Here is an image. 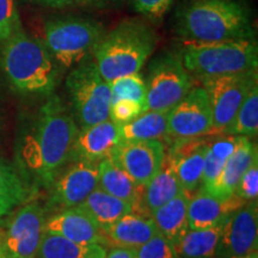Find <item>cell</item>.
<instances>
[{
    "label": "cell",
    "instance_id": "cell-1",
    "mask_svg": "<svg viewBox=\"0 0 258 258\" xmlns=\"http://www.w3.org/2000/svg\"><path fill=\"white\" fill-rule=\"evenodd\" d=\"M78 133L72 110L60 97L49 96L22 138L17 167L38 190L48 189L70 163Z\"/></svg>",
    "mask_w": 258,
    "mask_h": 258
},
{
    "label": "cell",
    "instance_id": "cell-2",
    "mask_svg": "<svg viewBox=\"0 0 258 258\" xmlns=\"http://www.w3.org/2000/svg\"><path fill=\"white\" fill-rule=\"evenodd\" d=\"M0 67L10 86L21 95L49 97L59 84V66L46 44L23 28L0 43Z\"/></svg>",
    "mask_w": 258,
    "mask_h": 258
},
{
    "label": "cell",
    "instance_id": "cell-3",
    "mask_svg": "<svg viewBox=\"0 0 258 258\" xmlns=\"http://www.w3.org/2000/svg\"><path fill=\"white\" fill-rule=\"evenodd\" d=\"M175 30L189 42L253 40L249 9L239 0H189L176 15Z\"/></svg>",
    "mask_w": 258,
    "mask_h": 258
},
{
    "label": "cell",
    "instance_id": "cell-4",
    "mask_svg": "<svg viewBox=\"0 0 258 258\" xmlns=\"http://www.w3.org/2000/svg\"><path fill=\"white\" fill-rule=\"evenodd\" d=\"M157 35L144 22L127 19L104 34L92 56L106 83L140 72L157 46Z\"/></svg>",
    "mask_w": 258,
    "mask_h": 258
},
{
    "label": "cell",
    "instance_id": "cell-5",
    "mask_svg": "<svg viewBox=\"0 0 258 258\" xmlns=\"http://www.w3.org/2000/svg\"><path fill=\"white\" fill-rule=\"evenodd\" d=\"M180 57L186 71L202 79L257 69L258 49L254 40L190 42Z\"/></svg>",
    "mask_w": 258,
    "mask_h": 258
},
{
    "label": "cell",
    "instance_id": "cell-6",
    "mask_svg": "<svg viewBox=\"0 0 258 258\" xmlns=\"http://www.w3.org/2000/svg\"><path fill=\"white\" fill-rule=\"evenodd\" d=\"M104 34V27L96 19L62 16L44 23L43 43L57 66L69 70L91 56Z\"/></svg>",
    "mask_w": 258,
    "mask_h": 258
},
{
    "label": "cell",
    "instance_id": "cell-7",
    "mask_svg": "<svg viewBox=\"0 0 258 258\" xmlns=\"http://www.w3.org/2000/svg\"><path fill=\"white\" fill-rule=\"evenodd\" d=\"M72 114L79 129L109 120L111 93L91 56L74 66L66 79Z\"/></svg>",
    "mask_w": 258,
    "mask_h": 258
},
{
    "label": "cell",
    "instance_id": "cell-8",
    "mask_svg": "<svg viewBox=\"0 0 258 258\" xmlns=\"http://www.w3.org/2000/svg\"><path fill=\"white\" fill-rule=\"evenodd\" d=\"M147 110L169 112L192 89L180 53L165 51L151 61L146 80Z\"/></svg>",
    "mask_w": 258,
    "mask_h": 258
},
{
    "label": "cell",
    "instance_id": "cell-9",
    "mask_svg": "<svg viewBox=\"0 0 258 258\" xmlns=\"http://www.w3.org/2000/svg\"><path fill=\"white\" fill-rule=\"evenodd\" d=\"M0 226V240L9 258H36L47 212L35 199L16 208Z\"/></svg>",
    "mask_w": 258,
    "mask_h": 258
},
{
    "label": "cell",
    "instance_id": "cell-10",
    "mask_svg": "<svg viewBox=\"0 0 258 258\" xmlns=\"http://www.w3.org/2000/svg\"><path fill=\"white\" fill-rule=\"evenodd\" d=\"M257 69L228 76L200 79L207 92L213 115L212 135L220 137L233 121L247 92L257 84Z\"/></svg>",
    "mask_w": 258,
    "mask_h": 258
},
{
    "label": "cell",
    "instance_id": "cell-11",
    "mask_svg": "<svg viewBox=\"0 0 258 258\" xmlns=\"http://www.w3.org/2000/svg\"><path fill=\"white\" fill-rule=\"evenodd\" d=\"M98 184V163L70 161L55 177L49 188L46 202L47 213H55L76 207L82 203Z\"/></svg>",
    "mask_w": 258,
    "mask_h": 258
},
{
    "label": "cell",
    "instance_id": "cell-12",
    "mask_svg": "<svg viewBox=\"0 0 258 258\" xmlns=\"http://www.w3.org/2000/svg\"><path fill=\"white\" fill-rule=\"evenodd\" d=\"M213 115L207 92L202 86L188 95L167 112V139H191L212 135Z\"/></svg>",
    "mask_w": 258,
    "mask_h": 258
},
{
    "label": "cell",
    "instance_id": "cell-13",
    "mask_svg": "<svg viewBox=\"0 0 258 258\" xmlns=\"http://www.w3.org/2000/svg\"><path fill=\"white\" fill-rule=\"evenodd\" d=\"M166 156L161 140L121 141L110 154V159L141 188L159 172Z\"/></svg>",
    "mask_w": 258,
    "mask_h": 258
},
{
    "label": "cell",
    "instance_id": "cell-14",
    "mask_svg": "<svg viewBox=\"0 0 258 258\" xmlns=\"http://www.w3.org/2000/svg\"><path fill=\"white\" fill-rule=\"evenodd\" d=\"M257 200L245 202L226 219L215 258H244L257 250Z\"/></svg>",
    "mask_w": 258,
    "mask_h": 258
},
{
    "label": "cell",
    "instance_id": "cell-15",
    "mask_svg": "<svg viewBox=\"0 0 258 258\" xmlns=\"http://www.w3.org/2000/svg\"><path fill=\"white\" fill-rule=\"evenodd\" d=\"M213 135L191 138L172 139L167 154L175 161L177 175L183 190L192 195L201 184L203 165L209 141Z\"/></svg>",
    "mask_w": 258,
    "mask_h": 258
},
{
    "label": "cell",
    "instance_id": "cell-16",
    "mask_svg": "<svg viewBox=\"0 0 258 258\" xmlns=\"http://www.w3.org/2000/svg\"><path fill=\"white\" fill-rule=\"evenodd\" d=\"M44 231L77 243L99 244L109 249V241L102 228L78 207L50 213L44 221Z\"/></svg>",
    "mask_w": 258,
    "mask_h": 258
},
{
    "label": "cell",
    "instance_id": "cell-17",
    "mask_svg": "<svg viewBox=\"0 0 258 258\" xmlns=\"http://www.w3.org/2000/svg\"><path fill=\"white\" fill-rule=\"evenodd\" d=\"M121 143L117 124L110 118L101 123L79 129L74 141L70 161L85 160L91 163L110 157L115 147Z\"/></svg>",
    "mask_w": 258,
    "mask_h": 258
},
{
    "label": "cell",
    "instance_id": "cell-18",
    "mask_svg": "<svg viewBox=\"0 0 258 258\" xmlns=\"http://www.w3.org/2000/svg\"><path fill=\"white\" fill-rule=\"evenodd\" d=\"M256 159H258L256 144L250 138L241 137L238 147L226 160L218 178L206 192L220 200L232 198L240 177Z\"/></svg>",
    "mask_w": 258,
    "mask_h": 258
},
{
    "label": "cell",
    "instance_id": "cell-19",
    "mask_svg": "<svg viewBox=\"0 0 258 258\" xmlns=\"http://www.w3.org/2000/svg\"><path fill=\"white\" fill-rule=\"evenodd\" d=\"M195 194L196 195H190L188 203L189 230L220 225L235 209L245 203L234 195L227 200H220L201 190H198Z\"/></svg>",
    "mask_w": 258,
    "mask_h": 258
},
{
    "label": "cell",
    "instance_id": "cell-20",
    "mask_svg": "<svg viewBox=\"0 0 258 258\" xmlns=\"http://www.w3.org/2000/svg\"><path fill=\"white\" fill-rule=\"evenodd\" d=\"M109 247L138 249L158 233L152 218L138 213H129L103 230Z\"/></svg>",
    "mask_w": 258,
    "mask_h": 258
},
{
    "label": "cell",
    "instance_id": "cell-21",
    "mask_svg": "<svg viewBox=\"0 0 258 258\" xmlns=\"http://www.w3.org/2000/svg\"><path fill=\"white\" fill-rule=\"evenodd\" d=\"M182 191L183 186L177 175L175 161L170 154L166 153L165 160L159 172L143 190L140 202L141 211L145 212V215L150 217L156 209L176 198Z\"/></svg>",
    "mask_w": 258,
    "mask_h": 258
},
{
    "label": "cell",
    "instance_id": "cell-22",
    "mask_svg": "<svg viewBox=\"0 0 258 258\" xmlns=\"http://www.w3.org/2000/svg\"><path fill=\"white\" fill-rule=\"evenodd\" d=\"M38 189L17 166L0 159V220L23 203L35 199Z\"/></svg>",
    "mask_w": 258,
    "mask_h": 258
},
{
    "label": "cell",
    "instance_id": "cell-23",
    "mask_svg": "<svg viewBox=\"0 0 258 258\" xmlns=\"http://www.w3.org/2000/svg\"><path fill=\"white\" fill-rule=\"evenodd\" d=\"M190 195L183 190L176 198L156 209L150 215L157 230L173 246L178 244L180 238L189 230L188 203Z\"/></svg>",
    "mask_w": 258,
    "mask_h": 258
},
{
    "label": "cell",
    "instance_id": "cell-24",
    "mask_svg": "<svg viewBox=\"0 0 258 258\" xmlns=\"http://www.w3.org/2000/svg\"><path fill=\"white\" fill-rule=\"evenodd\" d=\"M76 207L86 213L102 228V231L125 214L135 212V207L132 203L115 198L103 191L98 186Z\"/></svg>",
    "mask_w": 258,
    "mask_h": 258
},
{
    "label": "cell",
    "instance_id": "cell-25",
    "mask_svg": "<svg viewBox=\"0 0 258 258\" xmlns=\"http://www.w3.org/2000/svg\"><path fill=\"white\" fill-rule=\"evenodd\" d=\"M97 186L115 198L132 203L135 211L138 208V203L140 206L144 188L139 186L121 167L112 163L110 158H105L98 163Z\"/></svg>",
    "mask_w": 258,
    "mask_h": 258
},
{
    "label": "cell",
    "instance_id": "cell-26",
    "mask_svg": "<svg viewBox=\"0 0 258 258\" xmlns=\"http://www.w3.org/2000/svg\"><path fill=\"white\" fill-rule=\"evenodd\" d=\"M108 247L99 244H82L43 232L36 258H105Z\"/></svg>",
    "mask_w": 258,
    "mask_h": 258
},
{
    "label": "cell",
    "instance_id": "cell-27",
    "mask_svg": "<svg viewBox=\"0 0 258 258\" xmlns=\"http://www.w3.org/2000/svg\"><path fill=\"white\" fill-rule=\"evenodd\" d=\"M117 128L121 141L164 140L167 139V112L147 110Z\"/></svg>",
    "mask_w": 258,
    "mask_h": 258
},
{
    "label": "cell",
    "instance_id": "cell-28",
    "mask_svg": "<svg viewBox=\"0 0 258 258\" xmlns=\"http://www.w3.org/2000/svg\"><path fill=\"white\" fill-rule=\"evenodd\" d=\"M224 224L186 231L176 245L179 258H215Z\"/></svg>",
    "mask_w": 258,
    "mask_h": 258
},
{
    "label": "cell",
    "instance_id": "cell-29",
    "mask_svg": "<svg viewBox=\"0 0 258 258\" xmlns=\"http://www.w3.org/2000/svg\"><path fill=\"white\" fill-rule=\"evenodd\" d=\"M258 133V86L254 84L222 135L252 139Z\"/></svg>",
    "mask_w": 258,
    "mask_h": 258
},
{
    "label": "cell",
    "instance_id": "cell-30",
    "mask_svg": "<svg viewBox=\"0 0 258 258\" xmlns=\"http://www.w3.org/2000/svg\"><path fill=\"white\" fill-rule=\"evenodd\" d=\"M111 93V102L127 99L138 102L146 108V82L140 72L128 74L109 83Z\"/></svg>",
    "mask_w": 258,
    "mask_h": 258
},
{
    "label": "cell",
    "instance_id": "cell-31",
    "mask_svg": "<svg viewBox=\"0 0 258 258\" xmlns=\"http://www.w3.org/2000/svg\"><path fill=\"white\" fill-rule=\"evenodd\" d=\"M22 27L16 0H0V43Z\"/></svg>",
    "mask_w": 258,
    "mask_h": 258
},
{
    "label": "cell",
    "instance_id": "cell-32",
    "mask_svg": "<svg viewBox=\"0 0 258 258\" xmlns=\"http://www.w3.org/2000/svg\"><path fill=\"white\" fill-rule=\"evenodd\" d=\"M138 258H179L176 247L159 232L137 249Z\"/></svg>",
    "mask_w": 258,
    "mask_h": 258
},
{
    "label": "cell",
    "instance_id": "cell-33",
    "mask_svg": "<svg viewBox=\"0 0 258 258\" xmlns=\"http://www.w3.org/2000/svg\"><path fill=\"white\" fill-rule=\"evenodd\" d=\"M233 195L243 202L257 200L258 196V159L251 164L249 169L240 177Z\"/></svg>",
    "mask_w": 258,
    "mask_h": 258
},
{
    "label": "cell",
    "instance_id": "cell-34",
    "mask_svg": "<svg viewBox=\"0 0 258 258\" xmlns=\"http://www.w3.org/2000/svg\"><path fill=\"white\" fill-rule=\"evenodd\" d=\"M145 111H146V108L140 103L120 99V101L110 103L109 118L116 124H123L137 118Z\"/></svg>",
    "mask_w": 258,
    "mask_h": 258
},
{
    "label": "cell",
    "instance_id": "cell-35",
    "mask_svg": "<svg viewBox=\"0 0 258 258\" xmlns=\"http://www.w3.org/2000/svg\"><path fill=\"white\" fill-rule=\"evenodd\" d=\"M175 0H131L134 10L151 19H159L169 11Z\"/></svg>",
    "mask_w": 258,
    "mask_h": 258
},
{
    "label": "cell",
    "instance_id": "cell-36",
    "mask_svg": "<svg viewBox=\"0 0 258 258\" xmlns=\"http://www.w3.org/2000/svg\"><path fill=\"white\" fill-rule=\"evenodd\" d=\"M30 4L44 6V8H76V6H90V8H108L120 0H25Z\"/></svg>",
    "mask_w": 258,
    "mask_h": 258
},
{
    "label": "cell",
    "instance_id": "cell-37",
    "mask_svg": "<svg viewBox=\"0 0 258 258\" xmlns=\"http://www.w3.org/2000/svg\"><path fill=\"white\" fill-rule=\"evenodd\" d=\"M105 258H138L137 249L133 247L112 246L106 251Z\"/></svg>",
    "mask_w": 258,
    "mask_h": 258
},
{
    "label": "cell",
    "instance_id": "cell-38",
    "mask_svg": "<svg viewBox=\"0 0 258 258\" xmlns=\"http://www.w3.org/2000/svg\"><path fill=\"white\" fill-rule=\"evenodd\" d=\"M0 258H8V256H6V253L4 251V247H3V245H2V240H0Z\"/></svg>",
    "mask_w": 258,
    "mask_h": 258
},
{
    "label": "cell",
    "instance_id": "cell-39",
    "mask_svg": "<svg viewBox=\"0 0 258 258\" xmlns=\"http://www.w3.org/2000/svg\"><path fill=\"white\" fill-rule=\"evenodd\" d=\"M246 258H258V252H257V250L256 251H253V252H251L249 256H247Z\"/></svg>",
    "mask_w": 258,
    "mask_h": 258
},
{
    "label": "cell",
    "instance_id": "cell-40",
    "mask_svg": "<svg viewBox=\"0 0 258 258\" xmlns=\"http://www.w3.org/2000/svg\"><path fill=\"white\" fill-rule=\"evenodd\" d=\"M246 257H247V256H246ZM246 257H244V258H246Z\"/></svg>",
    "mask_w": 258,
    "mask_h": 258
},
{
    "label": "cell",
    "instance_id": "cell-41",
    "mask_svg": "<svg viewBox=\"0 0 258 258\" xmlns=\"http://www.w3.org/2000/svg\"><path fill=\"white\" fill-rule=\"evenodd\" d=\"M8 258H9V257H8Z\"/></svg>",
    "mask_w": 258,
    "mask_h": 258
}]
</instances>
